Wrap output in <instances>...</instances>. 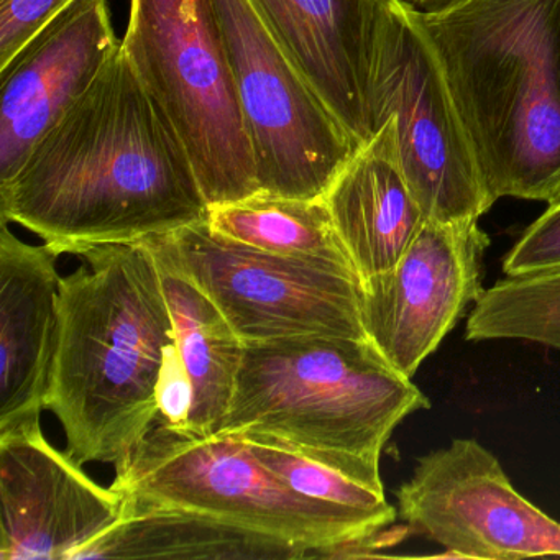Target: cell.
Segmentation results:
<instances>
[{
  "label": "cell",
  "instance_id": "cell-24",
  "mask_svg": "<svg viewBox=\"0 0 560 560\" xmlns=\"http://www.w3.org/2000/svg\"><path fill=\"white\" fill-rule=\"evenodd\" d=\"M156 398H159V419L175 431H189L195 392H192L191 378L183 362L178 343L170 347L166 352Z\"/></svg>",
  "mask_w": 560,
  "mask_h": 560
},
{
  "label": "cell",
  "instance_id": "cell-15",
  "mask_svg": "<svg viewBox=\"0 0 560 560\" xmlns=\"http://www.w3.org/2000/svg\"><path fill=\"white\" fill-rule=\"evenodd\" d=\"M58 255L0 232V434L40 421L60 324Z\"/></svg>",
  "mask_w": 560,
  "mask_h": 560
},
{
  "label": "cell",
  "instance_id": "cell-2",
  "mask_svg": "<svg viewBox=\"0 0 560 560\" xmlns=\"http://www.w3.org/2000/svg\"><path fill=\"white\" fill-rule=\"evenodd\" d=\"M409 11L490 201H560V0H438Z\"/></svg>",
  "mask_w": 560,
  "mask_h": 560
},
{
  "label": "cell",
  "instance_id": "cell-23",
  "mask_svg": "<svg viewBox=\"0 0 560 560\" xmlns=\"http://www.w3.org/2000/svg\"><path fill=\"white\" fill-rule=\"evenodd\" d=\"M74 0H0V68Z\"/></svg>",
  "mask_w": 560,
  "mask_h": 560
},
{
  "label": "cell",
  "instance_id": "cell-18",
  "mask_svg": "<svg viewBox=\"0 0 560 560\" xmlns=\"http://www.w3.org/2000/svg\"><path fill=\"white\" fill-rule=\"evenodd\" d=\"M155 255L175 324L176 343L195 392L189 432L215 435L231 408L244 342L214 301L145 238Z\"/></svg>",
  "mask_w": 560,
  "mask_h": 560
},
{
  "label": "cell",
  "instance_id": "cell-20",
  "mask_svg": "<svg viewBox=\"0 0 560 560\" xmlns=\"http://www.w3.org/2000/svg\"><path fill=\"white\" fill-rule=\"evenodd\" d=\"M465 337L527 340L560 352V268L506 277L483 290L468 314Z\"/></svg>",
  "mask_w": 560,
  "mask_h": 560
},
{
  "label": "cell",
  "instance_id": "cell-7",
  "mask_svg": "<svg viewBox=\"0 0 560 560\" xmlns=\"http://www.w3.org/2000/svg\"><path fill=\"white\" fill-rule=\"evenodd\" d=\"M260 191L324 198L360 149L278 44L252 0H211Z\"/></svg>",
  "mask_w": 560,
  "mask_h": 560
},
{
  "label": "cell",
  "instance_id": "cell-17",
  "mask_svg": "<svg viewBox=\"0 0 560 560\" xmlns=\"http://www.w3.org/2000/svg\"><path fill=\"white\" fill-rule=\"evenodd\" d=\"M122 493V491H120ZM126 497L120 520L88 544L77 559L293 560L311 557L306 547L211 514Z\"/></svg>",
  "mask_w": 560,
  "mask_h": 560
},
{
  "label": "cell",
  "instance_id": "cell-21",
  "mask_svg": "<svg viewBox=\"0 0 560 560\" xmlns=\"http://www.w3.org/2000/svg\"><path fill=\"white\" fill-rule=\"evenodd\" d=\"M245 442L250 445L255 457L268 470L273 471L284 483L306 497L339 504V506L398 516V510L386 500L385 487L363 483L337 468L320 464L296 452L284 451V448L260 444V442Z\"/></svg>",
  "mask_w": 560,
  "mask_h": 560
},
{
  "label": "cell",
  "instance_id": "cell-10",
  "mask_svg": "<svg viewBox=\"0 0 560 560\" xmlns=\"http://www.w3.org/2000/svg\"><path fill=\"white\" fill-rule=\"evenodd\" d=\"M395 494L401 520L441 544L442 557H560V521L526 500L475 439H454L422 455Z\"/></svg>",
  "mask_w": 560,
  "mask_h": 560
},
{
  "label": "cell",
  "instance_id": "cell-19",
  "mask_svg": "<svg viewBox=\"0 0 560 560\" xmlns=\"http://www.w3.org/2000/svg\"><path fill=\"white\" fill-rule=\"evenodd\" d=\"M206 222L215 234L267 254L355 270L324 198L260 191L241 201L209 206Z\"/></svg>",
  "mask_w": 560,
  "mask_h": 560
},
{
  "label": "cell",
  "instance_id": "cell-16",
  "mask_svg": "<svg viewBox=\"0 0 560 560\" xmlns=\"http://www.w3.org/2000/svg\"><path fill=\"white\" fill-rule=\"evenodd\" d=\"M324 201L360 280L395 267L425 218L402 175L393 119L357 150Z\"/></svg>",
  "mask_w": 560,
  "mask_h": 560
},
{
  "label": "cell",
  "instance_id": "cell-6",
  "mask_svg": "<svg viewBox=\"0 0 560 560\" xmlns=\"http://www.w3.org/2000/svg\"><path fill=\"white\" fill-rule=\"evenodd\" d=\"M120 44L185 143L208 205L260 192L211 0H130Z\"/></svg>",
  "mask_w": 560,
  "mask_h": 560
},
{
  "label": "cell",
  "instance_id": "cell-11",
  "mask_svg": "<svg viewBox=\"0 0 560 560\" xmlns=\"http://www.w3.org/2000/svg\"><path fill=\"white\" fill-rule=\"evenodd\" d=\"M488 245L478 222L425 221L395 267L362 281L366 339L401 375L412 378L483 293Z\"/></svg>",
  "mask_w": 560,
  "mask_h": 560
},
{
  "label": "cell",
  "instance_id": "cell-26",
  "mask_svg": "<svg viewBox=\"0 0 560 560\" xmlns=\"http://www.w3.org/2000/svg\"><path fill=\"white\" fill-rule=\"evenodd\" d=\"M406 4H408L409 0H405Z\"/></svg>",
  "mask_w": 560,
  "mask_h": 560
},
{
  "label": "cell",
  "instance_id": "cell-5",
  "mask_svg": "<svg viewBox=\"0 0 560 560\" xmlns=\"http://www.w3.org/2000/svg\"><path fill=\"white\" fill-rule=\"evenodd\" d=\"M110 487L140 500L211 514L324 559L366 556L396 521L293 490L242 439L175 431L159 418L129 460L116 468Z\"/></svg>",
  "mask_w": 560,
  "mask_h": 560
},
{
  "label": "cell",
  "instance_id": "cell-3",
  "mask_svg": "<svg viewBox=\"0 0 560 560\" xmlns=\"http://www.w3.org/2000/svg\"><path fill=\"white\" fill-rule=\"evenodd\" d=\"M60 283L47 409L78 464L122 467L159 418L160 375L175 324L147 241L101 245Z\"/></svg>",
  "mask_w": 560,
  "mask_h": 560
},
{
  "label": "cell",
  "instance_id": "cell-25",
  "mask_svg": "<svg viewBox=\"0 0 560 560\" xmlns=\"http://www.w3.org/2000/svg\"><path fill=\"white\" fill-rule=\"evenodd\" d=\"M438 0H409L408 4L415 9L428 8V5L434 4Z\"/></svg>",
  "mask_w": 560,
  "mask_h": 560
},
{
  "label": "cell",
  "instance_id": "cell-12",
  "mask_svg": "<svg viewBox=\"0 0 560 560\" xmlns=\"http://www.w3.org/2000/svg\"><path fill=\"white\" fill-rule=\"evenodd\" d=\"M81 467L40 421L0 434V560H74L120 520L124 493Z\"/></svg>",
  "mask_w": 560,
  "mask_h": 560
},
{
  "label": "cell",
  "instance_id": "cell-14",
  "mask_svg": "<svg viewBox=\"0 0 560 560\" xmlns=\"http://www.w3.org/2000/svg\"><path fill=\"white\" fill-rule=\"evenodd\" d=\"M360 147L375 136L373 74L385 0H252Z\"/></svg>",
  "mask_w": 560,
  "mask_h": 560
},
{
  "label": "cell",
  "instance_id": "cell-9",
  "mask_svg": "<svg viewBox=\"0 0 560 560\" xmlns=\"http://www.w3.org/2000/svg\"><path fill=\"white\" fill-rule=\"evenodd\" d=\"M393 119L402 175L425 221L480 222L493 202L431 45L405 0H385L373 74V127Z\"/></svg>",
  "mask_w": 560,
  "mask_h": 560
},
{
  "label": "cell",
  "instance_id": "cell-22",
  "mask_svg": "<svg viewBox=\"0 0 560 560\" xmlns=\"http://www.w3.org/2000/svg\"><path fill=\"white\" fill-rule=\"evenodd\" d=\"M560 268V201L553 202L517 238L503 260L506 277Z\"/></svg>",
  "mask_w": 560,
  "mask_h": 560
},
{
  "label": "cell",
  "instance_id": "cell-13",
  "mask_svg": "<svg viewBox=\"0 0 560 560\" xmlns=\"http://www.w3.org/2000/svg\"><path fill=\"white\" fill-rule=\"evenodd\" d=\"M119 48L107 0H74L0 68V183L18 173Z\"/></svg>",
  "mask_w": 560,
  "mask_h": 560
},
{
  "label": "cell",
  "instance_id": "cell-4",
  "mask_svg": "<svg viewBox=\"0 0 560 560\" xmlns=\"http://www.w3.org/2000/svg\"><path fill=\"white\" fill-rule=\"evenodd\" d=\"M431 406L369 339L306 337L244 343L231 408L218 434L275 445L383 487L385 445Z\"/></svg>",
  "mask_w": 560,
  "mask_h": 560
},
{
  "label": "cell",
  "instance_id": "cell-8",
  "mask_svg": "<svg viewBox=\"0 0 560 560\" xmlns=\"http://www.w3.org/2000/svg\"><path fill=\"white\" fill-rule=\"evenodd\" d=\"M149 241L214 301L244 343L366 339L355 270L247 247L215 234L206 219Z\"/></svg>",
  "mask_w": 560,
  "mask_h": 560
},
{
  "label": "cell",
  "instance_id": "cell-1",
  "mask_svg": "<svg viewBox=\"0 0 560 560\" xmlns=\"http://www.w3.org/2000/svg\"><path fill=\"white\" fill-rule=\"evenodd\" d=\"M209 205L175 127L120 44L81 100L0 183V219L58 257L205 221Z\"/></svg>",
  "mask_w": 560,
  "mask_h": 560
}]
</instances>
